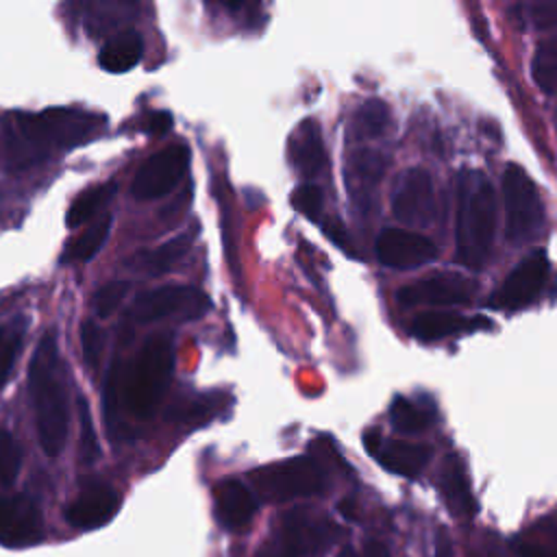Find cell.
Instances as JSON below:
<instances>
[{"instance_id": "3957f363", "label": "cell", "mask_w": 557, "mask_h": 557, "mask_svg": "<svg viewBox=\"0 0 557 557\" xmlns=\"http://www.w3.org/2000/svg\"><path fill=\"white\" fill-rule=\"evenodd\" d=\"M496 233V194L479 170H463L457 185V257L468 268H481Z\"/></svg>"}, {"instance_id": "9c48e42d", "label": "cell", "mask_w": 557, "mask_h": 557, "mask_svg": "<svg viewBox=\"0 0 557 557\" xmlns=\"http://www.w3.org/2000/svg\"><path fill=\"white\" fill-rule=\"evenodd\" d=\"M187 165H189V150L185 144H172L154 152L137 170L131 187L133 196L137 200H154L170 194L187 172Z\"/></svg>"}, {"instance_id": "2e32d148", "label": "cell", "mask_w": 557, "mask_h": 557, "mask_svg": "<svg viewBox=\"0 0 557 557\" xmlns=\"http://www.w3.org/2000/svg\"><path fill=\"white\" fill-rule=\"evenodd\" d=\"M257 513L255 494L235 479L220 481L215 485V516L228 531H239L250 524Z\"/></svg>"}, {"instance_id": "603a6c76", "label": "cell", "mask_w": 557, "mask_h": 557, "mask_svg": "<svg viewBox=\"0 0 557 557\" xmlns=\"http://www.w3.org/2000/svg\"><path fill=\"white\" fill-rule=\"evenodd\" d=\"M111 224H113V218L109 213L104 215H98L85 233H81L70 246H67V252H65V259L70 261H89L100 248L102 244L107 242L109 237V231H111Z\"/></svg>"}, {"instance_id": "f546056e", "label": "cell", "mask_w": 557, "mask_h": 557, "mask_svg": "<svg viewBox=\"0 0 557 557\" xmlns=\"http://www.w3.org/2000/svg\"><path fill=\"white\" fill-rule=\"evenodd\" d=\"M122 370H124V366L115 357L109 366V372L104 379V389H102V411H104V418H107V424L111 431H113L120 400H122Z\"/></svg>"}, {"instance_id": "f35d334b", "label": "cell", "mask_w": 557, "mask_h": 557, "mask_svg": "<svg viewBox=\"0 0 557 557\" xmlns=\"http://www.w3.org/2000/svg\"><path fill=\"white\" fill-rule=\"evenodd\" d=\"M172 124H174V120H172V115L168 111H157V113H152L148 117L146 131L152 133V135H163V133H168L172 128Z\"/></svg>"}, {"instance_id": "8fae6325", "label": "cell", "mask_w": 557, "mask_h": 557, "mask_svg": "<svg viewBox=\"0 0 557 557\" xmlns=\"http://www.w3.org/2000/svg\"><path fill=\"white\" fill-rule=\"evenodd\" d=\"M548 274V259L542 250L524 257L505 278L503 287L492 296L494 309H520L537 298Z\"/></svg>"}, {"instance_id": "ab89813d", "label": "cell", "mask_w": 557, "mask_h": 557, "mask_svg": "<svg viewBox=\"0 0 557 557\" xmlns=\"http://www.w3.org/2000/svg\"><path fill=\"white\" fill-rule=\"evenodd\" d=\"M435 557H453V548H450V540L444 531L437 533L435 537Z\"/></svg>"}, {"instance_id": "ffe728a7", "label": "cell", "mask_w": 557, "mask_h": 557, "mask_svg": "<svg viewBox=\"0 0 557 557\" xmlns=\"http://www.w3.org/2000/svg\"><path fill=\"white\" fill-rule=\"evenodd\" d=\"M141 54H144L141 35L133 28H124L102 46L98 61L102 70L111 74H122L133 70L141 61Z\"/></svg>"}, {"instance_id": "8d00e7d4", "label": "cell", "mask_w": 557, "mask_h": 557, "mask_svg": "<svg viewBox=\"0 0 557 557\" xmlns=\"http://www.w3.org/2000/svg\"><path fill=\"white\" fill-rule=\"evenodd\" d=\"M81 342H83V355H85V361L96 368L98 361H100V355H102V346H104V335H102V329L87 320L83 322V329H81Z\"/></svg>"}, {"instance_id": "e0dca14e", "label": "cell", "mask_w": 557, "mask_h": 557, "mask_svg": "<svg viewBox=\"0 0 557 557\" xmlns=\"http://www.w3.org/2000/svg\"><path fill=\"white\" fill-rule=\"evenodd\" d=\"M374 455L381 461V466H385L389 472L400 476H418L424 470V466L431 461L433 448L429 444L392 440V442H381Z\"/></svg>"}, {"instance_id": "52a82bcc", "label": "cell", "mask_w": 557, "mask_h": 557, "mask_svg": "<svg viewBox=\"0 0 557 557\" xmlns=\"http://www.w3.org/2000/svg\"><path fill=\"white\" fill-rule=\"evenodd\" d=\"M503 202H505V235L513 244L529 239L542 224V202L533 178L516 163L503 172Z\"/></svg>"}, {"instance_id": "836d02e7", "label": "cell", "mask_w": 557, "mask_h": 557, "mask_svg": "<svg viewBox=\"0 0 557 557\" xmlns=\"http://www.w3.org/2000/svg\"><path fill=\"white\" fill-rule=\"evenodd\" d=\"M133 7H135V0H91V24H98V28H104L117 17L133 15Z\"/></svg>"}, {"instance_id": "d590c367", "label": "cell", "mask_w": 557, "mask_h": 557, "mask_svg": "<svg viewBox=\"0 0 557 557\" xmlns=\"http://www.w3.org/2000/svg\"><path fill=\"white\" fill-rule=\"evenodd\" d=\"M292 207L298 213H302V215H307L311 220L320 218V213H322V194H320V189L315 185H311V183L298 185L292 191Z\"/></svg>"}, {"instance_id": "4316f807", "label": "cell", "mask_w": 557, "mask_h": 557, "mask_svg": "<svg viewBox=\"0 0 557 557\" xmlns=\"http://www.w3.org/2000/svg\"><path fill=\"white\" fill-rule=\"evenodd\" d=\"M191 242H194V233L191 231H185V233L168 239L157 250H152V252H148L144 257V270H148V274L165 272L170 265H174L187 252Z\"/></svg>"}, {"instance_id": "44dd1931", "label": "cell", "mask_w": 557, "mask_h": 557, "mask_svg": "<svg viewBox=\"0 0 557 557\" xmlns=\"http://www.w3.org/2000/svg\"><path fill=\"white\" fill-rule=\"evenodd\" d=\"M487 320H466L463 315L453 311H429V313H420L411 322V335L422 342H435V339L455 335L459 331L481 326Z\"/></svg>"}, {"instance_id": "1f68e13d", "label": "cell", "mask_w": 557, "mask_h": 557, "mask_svg": "<svg viewBox=\"0 0 557 557\" xmlns=\"http://www.w3.org/2000/svg\"><path fill=\"white\" fill-rule=\"evenodd\" d=\"M22 466V453L9 431L0 426V481L13 483Z\"/></svg>"}, {"instance_id": "7a4b0ae2", "label": "cell", "mask_w": 557, "mask_h": 557, "mask_svg": "<svg viewBox=\"0 0 557 557\" xmlns=\"http://www.w3.org/2000/svg\"><path fill=\"white\" fill-rule=\"evenodd\" d=\"M28 387L37 413L39 444L48 457H57L67 440L70 411L61 355L54 335L46 333L28 366Z\"/></svg>"}, {"instance_id": "4fadbf2b", "label": "cell", "mask_w": 557, "mask_h": 557, "mask_svg": "<svg viewBox=\"0 0 557 557\" xmlns=\"http://www.w3.org/2000/svg\"><path fill=\"white\" fill-rule=\"evenodd\" d=\"M44 520L37 503L24 494L0 498V542L7 546H26L39 542Z\"/></svg>"}, {"instance_id": "ba28073f", "label": "cell", "mask_w": 557, "mask_h": 557, "mask_svg": "<svg viewBox=\"0 0 557 557\" xmlns=\"http://www.w3.org/2000/svg\"><path fill=\"white\" fill-rule=\"evenodd\" d=\"M211 309V300L205 292L191 285H163L144 292L135 298L128 315L135 322H157L163 318L196 320Z\"/></svg>"}, {"instance_id": "83f0119b", "label": "cell", "mask_w": 557, "mask_h": 557, "mask_svg": "<svg viewBox=\"0 0 557 557\" xmlns=\"http://www.w3.org/2000/svg\"><path fill=\"white\" fill-rule=\"evenodd\" d=\"M531 74L542 91L557 96V39L544 41L537 48L531 61Z\"/></svg>"}, {"instance_id": "484cf974", "label": "cell", "mask_w": 557, "mask_h": 557, "mask_svg": "<svg viewBox=\"0 0 557 557\" xmlns=\"http://www.w3.org/2000/svg\"><path fill=\"white\" fill-rule=\"evenodd\" d=\"M389 124V109L383 100L379 98H370L366 100L357 111H355V122H352V128H355V135L357 137H366V139H372V137H379L385 133Z\"/></svg>"}, {"instance_id": "6da1fadb", "label": "cell", "mask_w": 557, "mask_h": 557, "mask_svg": "<svg viewBox=\"0 0 557 557\" xmlns=\"http://www.w3.org/2000/svg\"><path fill=\"white\" fill-rule=\"evenodd\" d=\"M107 120L102 115L54 107L39 113H13L2 128V157L13 168H28L52 152L72 150L94 139Z\"/></svg>"}, {"instance_id": "74e56055", "label": "cell", "mask_w": 557, "mask_h": 557, "mask_svg": "<svg viewBox=\"0 0 557 557\" xmlns=\"http://www.w3.org/2000/svg\"><path fill=\"white\" fill-rule=\"evenodd\" d=\"M337 557H392V555L385 544H381L376 540H368L361 548H355V546L342 548Z\"/></svg>"}, {"instance_id": "d6986e66", "label": "cell", "mask_w": 557, "mask_h": 557, "mask_svg": "<svg viewBox=\"0 0 557 557\" xmlns=\"http://www.w3.org/2000/svg\"><path fill=\"white\" fill-rule=\"evenodd\" d=\"M289 157H292V163L296 165V170L309 178L318 176L320 170L324 168V161H326L324 141H322L320 128L313 120H305L298 126L292 144H289Z\"/></svg>"}, {"instance_id": "9a60e30c", "label": "cell", "mask_w": 557, "mask_h": 557, "mask_svg": "<svg viewBox=\"0 0 557 557\" xmlns=\"http://www.w3.org/2000/svg\"><path fill=\"white\" fill-rule=\"evenodd\" d=\"M117 494L104 483L85 485L67 509V520L78 529L104 527L117 513Z\"/></svg>"}, {"instance_id": "4dcf8cb0", "label": "cell", "mask_w": 557, "mask_h": 557, "mask_svg": "<svg viewBox=\"0 0 557 557\" xmlns=\"http://www.w3.org/2000/svg\"><path fill=\"white\" fill-rule=\"evenodd\" d=\"M22 348V329L17 324L0 326V387L7 383Z\"/></svg>"}, {"instance_id": "cb8c5ba5", "label": "cell", "mask_w": 557, "mask_h": 557, "mask_svg": "<svg viewBox=\"0 0 557 557\" xmlns=\"http://www.w3.org/2000/svg\"><path fill=\"white\" fill-rule=\"evenodd\" d=\"M389 420L398 433L413 435V433L426 431L433 424V413L420 407L418 403L398 396L389 407Z\"/></svg>"}, {"instance_id": "f1b7e54d", "label": "cell", "mask_w": 557, "mask_h": 557, "mask_svg": "<svg viewBox=\"0 0 557 557\" xmlns=\"http://www.w3.org/2000/svg\"><path fill=\"white\" fill-rule=\"evenodd\" d=\"M520 557H557V529L553 524H542L533 529L527 537L516 544Z\"/></svg>"}, {"instance_id": "60d3db41", "label": "cell", "mask_w": 557, "mask_h": 557, "mask_svg": "<svg viewBox=\"0 0 557 557\" xmlns=\"http://www.w3.org/2000/svg\"><path fill=\"white\" fill-rule=\"evenodd\" d=\"M213 2H218V4H222L226 9H231V11H237L246 0H213Z\"/></svg>"}, {"instance_id": "7402d4cb", "label": "cell", "mask_w": 557, "mask_h": 557, "mask_svg": "<svg viewBox=\"0 0 557 557\" xmlns=\"http://www.w3.org/2000/svg\"><path fill=\"white\" fill-rule=\"evenodd\" d=\"M383 168H385V159L376 152H357L350 159L346 181H348L352 200L366 202L370 198L372 189L376 187V181L383 174Z\"/></svg>"}, {"instance_id": "8992f818", "label": "cell", "mask_w": 557, "mask_h": 557, "mask_svg": "<svg viewBox=\"0 0 557 557\" xmlns=\"http://www.w3.org/2000/svg\"><path fill=\"white\" fill-rule=\"evenodd\" d=\"M335 537L333 520L298 507L283 518L278 531L265 540L255 557H302L324 550Z\"/></svg>"}, {"instance_id": "5b68a950", "label": "cell", "mask_w": 557, "mask_h": 557, "mask_svg": "<svg viewBox=\"0 0 557 557\" xmlns=\"http://www.w3.org/2000/svg\"><path fill=\"white\" fill-rule=\"evenodd\" d=\"M255 492L270 503L313 496L324 487V470L311 457L283 459L250 472Z\"/></svg>"}, {"instance_id": "d6a6232c", "label": "cell", "mask_w": 557, "mask_h": 557, "mask_svg": "<svg viewBox=\"0 0 557 557\" xmlns=\"http://www.w3.org/2000/svg\"><path fill=\"white\" fill-rule=\"evenodd\" d=\"M76 409H78V424H81V455H83V459L87 463H91V461H96L100 448H98V440H96L89 405H87V400L83 396L76 398Z\"/></svg>"}, {"instance_id": "7c38bea8", "label": "cell", "mask_w": 557, "mask_h": 557, "mask_svg": "<svg viewBox=\"0 0 557 557\" xmlns=\"http://www.w3.org/2000/svg\"><path fill=\"white\" fill-rule=\"evenodd\" d=\"M437 248L431 239L405 231V228H383L376 237V257L383 265L396 270H411L433 261Z\"/></svg>"}, {"instance_id": "d4e9b609", "label": "cell", "mask_w": 557, "mask_h": 557, "mask_svg": "<svg viewBox=\"0 0 557 557\" xmlns=\"http://www.w3.org/2000/svg\"><path fill=\"white\" fill-rule=\"evenodd\" d=\"M115 183H100L87 191H83L76 202L70 207L67 215H65V224L67 226H78L87 220H91L115 194Z\"/></svg>"}, {"instance_id": "30bf717a", "label": "cell", "mask_w": 557, "mask_h": 557, "mask_svg": "<svg viewBox=\"0 0 557 557\" xmlns=\"http://www.w3.org/2000/svg\"><path fill=\"white\" fill-rule=\"evenodd\" d=\"M394 215L409 226H429L435 218L433 178L424 168L405 170L392 194Z\"/></svg>"}, {"instance_id": "5bb4252c", "label": "cell", "mask_w": 557, "mask_h": 557, "mask_svg": "<svg viewBox=\"0 0 557 557\" xmlns=\"http://www.w3.org/2000/svg\"><path fill=\"white\" fill-rule=\"evenodd\" d=\"M474 283L461 274H435L405 285L398 300L407 307L418 305H459L472 296Z\"/></svg>"}, {"instance_id": "e575fe53", "label": "cell", "mask_w": 557, "mask_h": 557, "mask_svg": "<svg viewBox=\"0 0 557 557\" xmlns=\"http://www.w3.org/2000/svg\"><path fill=\"white\" fill-rule=\"evenodd\" d=\"M126 292H128V283H124V281H111V283L102 285V287L96 292V296H94V309H96V313H98L100 318L111 315V313L122 305Z\"/></svg>"}, {"instance_id": "277c9868", "label": "cell", "mask_w": 557, "mask_h": 557, "mask_svg": "<svg viewBox=\"0 0 557 557\" xmlns=\"http://www.w3.org/2000/svg\"><path fill=\"white\" fill-rule=\"evenodd\" d=\"M174 370V348L168 335H152L122 370L124 407L135 418H150L161 403Z\"/></svg>"}, {"instance_id": "ac0fdd59", "label": "cell", "mask_w": 557, "mask_h": 557, "mask_svg": "<svg viewBox=\"0 0 557 557\" xmlns=\"http://www.w3.org/2000/svg\"><path fill=\"white\" fill-rule=\"evenodd\" d=\"M440 490L453 516L472 518L476 513V500L472 496L468 474L455 455H450L442 466Z\"/></svg>"}]
</instances>
